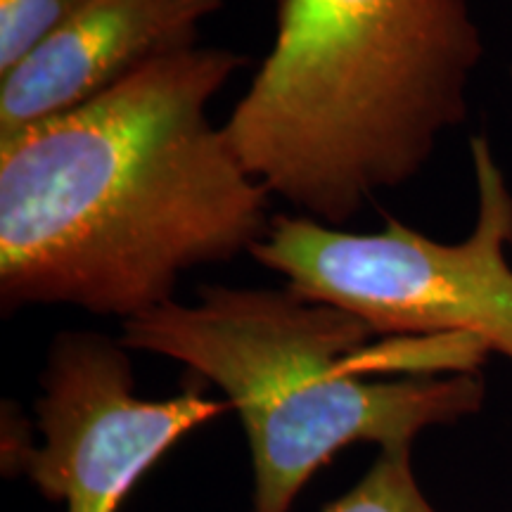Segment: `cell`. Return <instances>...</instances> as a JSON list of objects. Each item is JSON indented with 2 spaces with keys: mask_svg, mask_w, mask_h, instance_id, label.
Here are the masks:
<instances>
[{
  "mask_svg": "<svg viewBox=\"0 0 512 512\" xmlns=\"http://www.w3.org/2000/svg\"><path fill=\"white\" fill-rule=\"evenodd\" d=\"M247 57L188 46L0 143V309L76 306L121 323L188 271L249 254L271 192L209 117Z\"/></svg>",
  "mask_w": 512,
  "mask_h": 512,
  "instance_id": "obj_1",
  "label": "cell"
},
{
  "mask_svg": "<svg viewBox=\"0 0 512 512\" xmlns=\"http://www.w3.org/2000/svg\"><path fill=\"white\" fill-rule=\"evenodd\" d=\"M484 55L467 0H275V36L226 119L256 181L342 226L430 162Z\"/></svg>",
  "mask_w": 512,
  "mask_h": 512,
  "instance_id": "obj_2",
  "label": "cell"
},
{
  "mask_svg": "<svg viewBox=\"0 0 512 512\" xmlns=\"http://www.w3.org/2000/svg\"><path fill=\"white\" fill-rule=\"evenodd\" d=\"M354 313L290 287L207 285L121 323V344L171 358L214 384L238 413L252 463L249 512H292L306 484L344 448H413L422 432L482 411L479 370L370 380L389 344Z\"/></svg>",
  "mask_w": 512,
  "mask_h": 512,
  "instance_id": "obj_3",
  "label": "cell"
},
{
  "mask_svg": "<svg viewBox=\"0 0 512 512\" xmlns=\"http://www.w3.org/2000/svg\"><path fill=\"white\" fill-rule=\"evenodd\" d=\"M470 152L477 219L463 240L441 242L396 216L356 233L278 214L249 256L377 337H472L512 361V188L489 138H472Z\"/></svg>",
  "mask_w": 512,
  "mask_h": 512,
  "instance_id": "obj_4",
  "label": "cell"
},
{
  "mask_svg": "<svg viewBox=\"0 0 512 512\" xmlns=\"http://www.w3.org/2000/svg\"><path fill=\"white\" fill-rule=\"evenodd\" d=\"M34 403L38 441L15 403L3 411V465L22 472L64 512H119L140 479L207 422L230 411L190 387L166 399L136 392L121 339L91 330L60 332L50 342Z\"/></svg>",
  "mask_w": 512,
  "mask_h": 512,
  "instance_id": "obj_5",
  "label": "cell"
},
{
  "mask_svg": "<svg viewBox=\"0 0 512 512\" xmlns=\"http://www.w3.org/2000/svg\"><path fill=\"white\" fill-rule=\"evenodd\" d=\"M221 8L223 0H91L0 76V143L195 46L200 24Z\"/></svg>",
  "mask_w": 512,
  "mask_h": 512,
  "instance_id": "obj_6",
  "label": "cell"
},
{
  "mask_svg": "<svg viewBox=\"0 0 512 512\" xmlns=\"http://www.w3.org/2000/svg\"><path fill=\"white\" fill-rule=\"evenodd\" d=\"M320 512H441L413 470V448L377 451L366 475Z\"/></svg>",
  "mask_w": 512,
  "mask_h": 512,
  "instance_id": "obj_7",
  "label": "cell"
},
{
  "mask_svg": "<svg viewBox=\"0 0 512 512\" xmlns=\"http://www.w3.org/2000/svg\"><path fill=\"white\" fill-rule=\"evenodd\" d=\"M91 0H0V76Z\"/></svg>",
  "mask_w": 512,
  "mask_h": 512,
  "instance_id": "obj_8",
  "label": "cell"
},
{
  "mask_svg": "<svg viewBox=\"0 0 512 512\" xmlns=\"http://www.w3.org/2000/svg\"><path fill=\"white\" fill-rule=\"evenodd\" d=\"M510 79H512V69H510Z\"/></svg>",
  "mask_w": 512,
  "mask_h": 512,
  "instance_id": "obj_9",
  "label": "cell"
}]
</instances>
